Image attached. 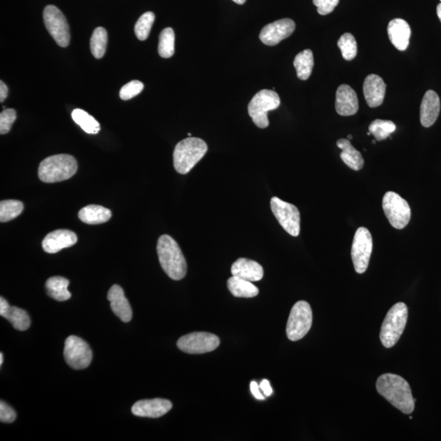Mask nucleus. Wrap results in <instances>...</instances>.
<instances>
[{
  "instance_id": "obj_1",
  "label": "nucleus",
  "mask_w": 441,
  "mask_h": 441,
  "mask_svg": "<svg viewBox=\"0 0 441 441\" xmlns=\"http://www.w3.org/2000/svg\"><path fill=\"white\" fill-rule=\"evenodd\" d=\"M376 388L378 393L400 412L410 414L413 411L416 400L413 398L411 388L409 382L399 375H381L378 378Z\"/></svg>"
},
{
  "instance_id": "obj_2",
  "label": "nucleus",
  "mask_w": 441,
  "mask_h": 441,
  "mask_svg": "<svg viewBox=\"0 0 441 441\" xmlns=\"http://www.w3.org/2000/svg\"><path fill=\"white\" fill-rule=\"evenodd\" d=\"M157 254L163 270L172 280H180L186 276V259L178 243L173 238L167 235L158 238Z\"/></svg>"
},
{
  "instance_id": "obj_3",
  "label": "nucleus",
  "mask_w": 441,
  "mask_h": 441,
  "mask_svg": "<svg viewBox=\"0 0 441 441\" xmlns=\"http://www.w3.org/2000/svg\"><path fill=\"white\" fill-rule=\"evenodd\" d=\"M78 169L76 158L70 154H55L43 160L39 166V178L43 183L63 182L76 174Z\"/></svg>"
},
{
  "instance_id": "obj_4",
  "label": "nucleus",
  "mask_w": 441,
  "mask_h": 441,
  "mask_svg": "<svg viewBox=\"0 0 441 441\" xmlns=\"http://www.w3.org/2000/svg\"><path fill=\"white\" fill-rule=\"evenodd\" d=\"M208 152V145L204 140L192 138L181 141L176 145L174 152V169L180 174H187Z\"/></svg>"
},
{
  "instance_id": "obj_5",
  "label": "nucleus",
  "mask_w": 441,
  "mask_h": 441,
  "mask_svg": "<svg viewBox=\"0 0 441 441\" xmlns=\"http://www.w3.org/2000/svg\"><path fill=\"white\" fill-rule=\"evenodd\" d=\"M408 320V307L404 302L392 307L385 317L380 331V340L386 348L394 347L402 335Z\"/></svg>"
},
{
  "instance_id": "obj_6",
  "label": "nucleus",
  "mask_w": 441,
  "mask_h": 441,
  "mask_svg": "<svg viewBox=\"0 0 441 441\" xmlns=\"http://www.w3.org/2000/svg\"><path fill=\"white\" fill-rule=\"evenodd\" d=\"M280 99L275 91L263 90L251 100L248 112L256 126L266 129L269 126L267 114L280 107Z\"/></svg>"
},
{
  "instance_id": "obj_7",
  "label": "nucleus",
  "mask_w": 441,
  "mask_h": 441,
  "mask_svg": "<svg viewBox=\"0 0 441 441\" xmlns=\"http://www.w3.org/2000/svg\"><path fill=\"white\" fill-rule=\"evenodd\" d=\"M312 325V311L310 304L298 301L294 304L287 323L286 334L289 340L298 341L305 337Z\"/></svg>"
},
{
  "instance_id": "obj_8",
  "label": "nucleus",
  "mask_w": 441,
  "mask_h": 441,
  "mask_svg": "<svg viewBox=\"0 0 441 441\" xmlns=\"http://www.w3.org/2000/svg\"><path fill=\"white\" fill-rule=\"evenodd\" d=\"M382 209L391 226L398 230L407 227L411 218L408 202L393 192H388L383 196Z\"/></svg>"
},
{
  "instance_id": "obj_9",
  "label": "nucleus",
  "mask_w": 441,
  "mask_h": 441,
  "mask_svg": "<svg viewBox=\"0 0 441 441\" xmlns=\"http://www.w3.org/2000/svg\"><path fill=\"white\" fill-rule=\"evenodd\" d=\"M373 251V238L367 228L359 227L355 234L351 246V258L355 270L363 274L369 264Z\"/></svg>"
},
{
  "instance_id": "obj_10",
  "label": "nucleus",
  "mask_w": 441,
  "mask_h": 441,
  "mask_svg": "<svg viewBox=\"0 0 441 441\" xmlns=\"http://www.w3.org/2000/svg\"><path fill=\"white\" fill-rule=\"evenodd\" d=\"M43 21L48 32L59 46L65 48L70 43V29L63 13L54 6H48L43 10Z\"/></svg>"
},
{
  "instance_id": "obj_11",
  "label": "nucleus",
  "mask_w": 441,
  "mask_h": 441,
  "mask_svg": "<svg viewBox=\"0 0 441 441\" xmlns=\"http://www.w3.org/2000/svg\"><path fill=\"white\" fill-rule=\"evenodd\" d=\"M64 357L65 362L72 369H83L90 365L92 351L82 338L70 336L65 341Z\"/></svg>"
},
{
  "instance_id": "obj_12",
  "label": "nucleus",
  "mask_w": 441,
  "mask_h": 441,
  "mask_svg": "<svg viewBox=\"0 0 441 441\" xmlns=\"http://www.w3.org/2000/svg\"><path fill=\"white\" fill-rule=\"evenodd\" d=\"M271 209L280 226L290 236L297 237L300 234V213L297 207L273 197L271 200Z\"/></svg>"
},
{
  "instance_id": "obj_13",
  "label": "nucleus",
  "mask_w": 441,
  "mask_h": 441,
  "mask_svg": "<svg viewBox=\"0 0 441 441\" xmlns=\"http://www.w3.org/2000/svg\"><path fill=\"white\" fill-rule=\"evenodd\" d=\"M220 339L216 335L205 332H196L184 335L179 338L176 346L188 354H204L217 349Z\"/></svg>"
},
{
  "instance_id": "obj_14",
  "label": "nucleus",
  "mask_w": 441,
  "mask_h": 441,
  "mask_svg": "<svg viewBox=\"0 0 441 441\" xmlns=\"http://www.w3.org/2000/svg\"><path fill=\"white\" fill-rule=\"evenodd\" d=\"M296 25L292 19H285L276 21L264 26L259 38L268 46H275L294 32Z\"/></svg>"
},
{
  "instance_id": "obj_15",
  "label": "nucleus",
  "mask_w": 441,
  "mask_h": 441,
  "mask_svg": "<svg viewBox=\"0 0 441 441\" xmlns=\"http://www.w3.org/2000/svg\"><path fill=\"white\" fill-rule=\"evenodd\" d=\"M172 408L173 404L167 400H143L132 405V413L138 417L157 418L165 416Z\"/></svg>"
},
{
  "instance_id": "obj_16",
  "label": "nucleus",
  "mask_w": 441,
  "mask_h": 441,
  "mask_svg": "<svg viewBox=\"0 0 441 441\" xmlns=\"http://www.w3.org/2000/svg\"><path fill=\"white\" fill-rule=\"evenodd\" d=\"M77 240L76 233L69 230H57L48 234L42 242V247L46 253L56 254L76 245Z\"/></svg>"
},
{
  "instance_id": "obj_17",
  "label": "nucleus",
  "mask_w": 441,
  "mask_h": 441,
  "mask_svg": "<svg viewBox=\"0 0 441 441\" xmlns=\"http://www.w3.org/2000/svg\"><path fill=\"white\" fill-rule=\"evenodd\" d=\"M386 83L377 74H369L365 78L363 86L366 103L369 107L375 108L381 105L386 94Z\"/></svg>"
},
{
  "instance_id": "obj_18",
  "label": "nucleus",
  "mask_w": 441,
  "mask_h": 441,
  "mask_svg": "<svg viewBox=\"0 0 441 441\" xmlns=\"http://www.w3.org/2000/svg\"><path fill=\"white\" fill-rule=\"evenodd\" d=\"M335 108L342 116H351L358 112L359 101L356 92L347 85L339 86L336 92Z\"/></svg>"
},
{
  "instance_id": "obj_19",
  "label": "nucleus",
  "mask_w": 441,
  "mask_h": 441,
  "mask_svg": "<svg viewBox=\"0 0 441 441\" xmlns=\"http://www.w3.org/2000/svg\"><path fill=\"white\" fill-rule=\"evenodd\" d=\"M388 37L394 47L400 51L407 50L411 37V28L407 21L396 19L387 26Z\"/></svg>"
},
{
  "instance_id": "obj_20",
  "label": "nucleus",
  "mask_w": 441,
  "mask_h": 441,
  "mask_svg": "<svg viewBox=\"0 0 441 441\" xmlns=\"http://www.w3.org/2000/svg\"><path fill=\"white\" fill-rule=\"evenodd\" d=\"M107 298L114 314L125 323L130 322L132 316V308L121 287L113 285L109 290Z\"/></svg>"
},
{
  "instance_id": "obj_21",
  "label": "nucleus",
  "mask_w": 441,
  "mask_h": 441,
  "mask_svg": "<svg viewBox=\"0 0 441 441\" xmlns=\"http://www.w3.org/2000/svg\"><path fill=\"white\" fill-rule=\"evenodd\" d=\"M440 101L435 91L429 90L423 96L420 107V121L422 125L429 127L434 125L439 116Z\"/></svg>"
},
{
  "instance_id": "obj_22",
  "label": "nucleus",
  "mask_w": 441,
  "mask_h": 441,
  "mask_svg": "<svg viewBox=\"0 0 441 441\" xmlns=\"http://www.w3.org/2000/svg\"><path fill=\"white\" fill-rule=\"evenodd\" d=\"M0 316L10 321L17 330L25 331L30 327V319L28 313L23 309L11 307L3 297L0 298Z\"/></svg>"
},
{
  "instance_id": "obj_23",
  "label": "nucleus",
  "mask_w": 441,
  "mask_h": 441,
  "mask_svg": "<svg viewBox=\"0 0 441 441\" xmlns=\"http://www.w3.org/2000/svg\"><path fill=\"white\" fill-rule=\"evenodd\" d=\"M232 276L250 282L261 280L263 268L258 263L247 258H239L232 267Z\"/></svg>"
},
{
  "instance_id": "obj_24",
  "label": "nucleus",
  "mask_w": 441,
  "mask_h": 441,
  "mask_svg": "<svg viewBox=\"0 0 441 441\" xmlns=\"http://www.w3.org/2000/svg\"><path fill=\"white\" fill-rule=\"evenodd\" d=\"M338 148L342 150L340 157L344 164L350 169L359 171L364 167L365 161L362 154L353 147L348 139H339L337 142Z\"/></svg>"
},
{
  "instance_id": "obj_25",
  "label": "nucleus",
  "mask_w": 441,
  "mask_h": 441,
  "mask_svg": "<svg viewBox=\"0 0 441 441\" xmlns=\"http://www.w3.org/2000/svg\"><path fill=\"white\" fill-rule=\"evenodd\" d=\"M112 211L103 206L91 205L85 207L79 212V218L83 223L90 225H98L108 222L112 218Z\"/></svg>"
},
{
  "instance_id": "obj_26",
  "label": "nucleus",
  "mask_w": 441,
  "mask_h": 441,
  "mask_svg": "<svg viewBox=\"0 0 441 441\" xmlns=\"http://www.w3.org/2000/svg\"><path fill=\"white\" fill-rule=\"evenodd\" d=\"M70 281L64 277H51L46 281L45 289L48 296L59 302H64L72 298L68 291Z\"/></svg>"
},
{
  "instance_id": "obj_27",
  "label": "nucleus",
  "mask_w": 441,
  "mask_h": 441,
  "mask_svg": "<svg viewBox=\"0 0 441 441\" xmlns=\"http://www.w3.org/2000/svg\"><path fill=\"white\" fill-rule=\"evenodd\" d=\"M229 291L236 298H254L259 294V289L252 282L234 276L227 280Z\"/></svg>"
},
{
  "instance_id": "obj_28",
  "label": "nucleus",
  "mask_w": 441,
  "mask_h": 441,
  "mask_svg": "<svg viewBox=\"0 0 441 441\" xmlns=\"http://www.w3.org/2000/svg\"><path fill=\"white\" fill-rule=\"evenodd\" d=\"M294 65L296 69L297 76L301 81H307L311 76L314 68V57L310 50H306L295 57Z\"/></svg>"
},
{
  "instance_id": "obj_29",
  "label": "nucleus",
  "mask_w": 441,
  "mask_h": 441,
  "mask_svg": "<svg viewBox=\"0 0 441 441\" xmlns=\"http://www.w3.org/2000/svg\"><path fill=\"white\" fill-rule=\"evenodd\" d=\"M73 121L81 126V129L88 134H99L101 126L99 123L95 119L90 116V114L81 109H76L73 110L72 114Z\"/></svg>"
},
{
  "instance_id": "obj_30",
  "label": "nucleus",
  "mask_w": 441,
  "mask_h": 441,
  "mask_svg": "<svg viewBox=\"0 0 441 441\" xmlns=\"http://www.w3.org/2000/svg\"><path fill=\"white\" fill-rule=\"evenodd\" d=\"M107 30L103 28H96L90 39L91 52L95 59H103L107 51Z\"/></svg>"
},
{
  "instance_id": "obj_31",
  "label": "nucleus",
  "mask_w": 441,
  "mask_h": 441,
  "mask_svg": "<svg viewBox=\"0 0 441 441\" xmlns=\"http://www.w3.org/2000/svg\"><path fill=\"white\" fill-rule=\"evenodd\" d=\"M158 54L163 59H170L175 52V34L174 30L169 28L162 30L158 48Z\"/></svg>"
},
{
  "instance_id": "obj_32",
  "label": "nucleus",
  "mask_w": 441,
  "mask_h": 441,
  "mask_svg": "<svg viewBox=\"0 0 441 441\" xmlns=\"http://www.w3.org/2000/svg\"><path fill=\"white\" fill-rule=\"evenodd\" d=\"M24 205L19 201L8 200L0 202V222H10L22 213Z\"/></svg>"
},
{
  "instance_id": "obj_33",
  "label": "nucleus",
  "mask_w": 441,
  "mask_h": 441,
  "mask_svg": "<svg viewBox=\"0 0 441 441\" xmlns=\"http://www.w3.org/2000/svg\"><path fill=\"white\" fill-rule=\"evenodd\" d=\"M396 130L395 123L390 121L375 120L369 127V132L378 142L387 139Z\"/></svg>"
},
{
  "instance_id": "obj_34",
  "label": "nucleus",
  "mask_w": 441,
  "mask_h": 441,
  "mask_svg": "<svg viewBox=\"0 0 441 441\" xmlns=\"http://www.w3.org/2000/svg\"><path fill=\"white\" fill-rule=\"evenodd\" d=\"M156 19L154 12H147L139 17L135 25V34L139 41H144L149 37L150 32L152 28V25Z\"/></svg>"
},
{
  "instance_id": "obj_35",
  "label": "nucleus",
  "mask_w": 441,
  "mask_h": 441,
  "mask_svg": "<svg viewBox=\"0 0 441 441\" xmlns=\"http://www.w3.org/2000/svg\"><path fill=\"white\" fill-rule=\"evenodd\" d=\"M338 46L340 48L342 55L346 61H351L357 54V43L356 39L350 33L342 35L338 39Z\"/></svg>"
},
{
  "instance_id": "obj_36",
  "label": "nucleus",
  "mask_w": 441,
  "mask_h": 441,
  "mask_svg": "<svg viewBox=\"0 0 441 441\" xmlns=\"http://www.w3.org/2000/svg\"><path fill=\"white\" fill-rule=\"evenodd\" d=\"M144 85L139 81H132L121 88L120 92L121 99L123 101L130 100L138 96L143 92Z\"/></svg>"
},
{
  "instance_id": "obj_37",
  "label": "nucleus",
  "mask_w": 441,
  "mask_h": 441,
  "mask_svg": "<svg viewBox=\"0 0 441 441\" xmlns=\"http://www.w3.org/2000/svg\"><path fill=\"white\" fill-rule=\"evenodd\" d=\"M17 119V112L13 109L3 110L0 114V134H8L11 130L12 123Z\"/></svg>"
},
{
  "instance_id": "obj_38",
  "label": "nucleus",
  "mask_w": 441,
  "mask_h": 441,
  "mask_svg": "<svg viewBox=\"0 0 441 441\" xmlns=\"http://www.w3.org/2000/svg\"><path fill=\"white\" fill-rule=\"evenodd\" d=\"M317 7V12L322 16L328 15L338 6L339 0H313Z\"/></svg>"
},
{
  "instance_id": "obj_39",
  "label": "nucleus",
  "mask_w": 441,
  "mask_h": 441,
  "mask_svg": "<svg viewBox=\"0 0 441 441\" xmlns=\"http://www.w3.org/2000/svg\"><path fill=\"white\" fill-rule=\"evenodd\" d=\"M17 418L14 409L3 401L0 402V421L4 423H12Z\"/></svg>"
},
{
  "instance_id": "obj_40",
  "label": "nucleus",
  "mask_w": 441,
  "mask_h": 441,
  "mask_svg": "<svg viewBox=\"0 0 441 441\" xmlns=\"http://www.w3.org/2000/svg\"><path fill=\"white\" fill-rule=\"evenodd\" d=\"M250 390L256 399L262 400H265V396L263 395L261 391H260V387L257 382L254 381L251 382Z\"/></svg>"
},
{
  "instance_id": "obj_41",
  "label": "nucleus",
  "mask_w": 441,
  "mask_h": 441,
  "mask_svg": "<svg viewBox=\"0 0 441 441\" xmlns=\"http://www.w3.org/2000/svg\"><path fill=\"white\" fill-rule=\"evenodd\" d=\"M259 387L260 389H261L263 392L265 396H270L272 394V388L270 385V382H269L267 379H264V380H263L262 382L260 383Z\"/></svg>"
},
{
  "instance_id": "obj_42",
  "label": "nucleus",
  "mask_w": 441,
  "mask_h": 441,
  "mask_svg": "<svg viewBox=\"0 0 441 441\" xmlns=\"http://www.w3.org/2000/svg\"><path fill=\"white\" fill-rule=\"evenodd\" d=\"M8 94V87L3 81L0 82V101L3 103L7 99Z\"/></svg>"
},
{
  "instance_id": "obj_43",
  "label": "nucleus",
  "mask_w": 441,
  "mask_h": 441,
  "mask_svg": "<svg viewBox=\"0 0 441 441\" xmlns=\"http://www.w3.org/2000/svg\"><path fill=\"white\" fill-rule=\"evenodd\" d=\"M436 12H438V16L441 21V3L439 4L438 8H436Z\"/></svg>"
},
{
  "instance_id": "obj_44",
  "label": "nucleus",
  "mask_w": 441,
  "mask_h": 441,
  "mask_svg": "<svg viewBox=\"0 0 441 441\" xmlns=\"http://www.w3.org/2000/svg\"><path fill=\"white\" fill-rule=\"evenodd\" d=\"M233 2H235L237 4H240V6H242V4H244L247 0H232Z\"/></svg>"
},
{
  "instance_id": "obj_45",
  "label": "nucleus",
  "mask_w": 441,
  "mask_h": 441,
  "mask_svg": "<svg viewBox=\"0 0 441 441\" xmlns=\"http://www.w3.org/2000/svg\"><path fill=\"white\" fill-rule=\"evenodd\" d=\"M3 362V353H1V354H0V365H2Z\"/></svg>"
},
{
  "instance_id": "obj_46",
  "label": "nucleus",
  "mask_w": 441,
  "mask_h": 441,
  "mask_svg": "<svg viewBox=\"0 0 441 441\" xmlns=\"http://www.w3.org/2000/svg\"><path fill=\"white\" fill-rule=\"evenodd\" d=\"M347 139H348V140L352 139V136L351 135H348Z\"/></svg>"
},
{
  "instance_id": "obj_47",
  "label": "nucleus",
  "mask_w": 441,
  "mask_h": 441,
  "mask_svg": "<svg viewBox=\"0 0 441 441\" xmlns=\"http://www.w3.org/2000/svg\"><path fill=\"white\" fill-rule=\"evenodd\" d=\"M188 136H192L191 132H189Z\"/></svg>"
},
{
  "instance_id": "obj_48",
  "label": "nucleus",
  "mask_w": 441,
  "mask_h": 441,
  "mask_svg": "<svg viewBox=\"0 0 441 441\" xmlns=\"http://www.w3.org/2000/svg\"><path fill=\"white\" fill-rule=\"evenodd\" d=\"M376 143V142H375V140L373 141V144Z\"/></svg>"
},
{
  "instance_id": "obj_49",
  "label": "nucleus",
  "mask_w": 441,
  "mask_h": 441,
  "mask_svg": "<svg viewBox=\"0 0 441 441\" xmlns=\"http://www.w3.org/2000/svg\"><path fill=\"white\" fill-rule=\"evenodd\" d=\"M440 2H441V0H440Z\"/></svg>"
}]
</instances>
